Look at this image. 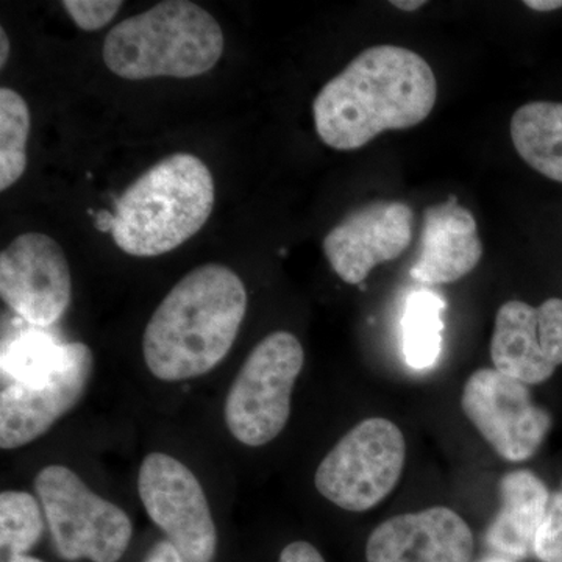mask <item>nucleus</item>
<instances>
[{"label":"nucleus","mask_w":562,"mask_h":562,"mask_svg":"<svg viewBox=\"0 0 562 562\" xmlns=\"http://www.w3.org/2000/svg\"><path fill=\"white\" fill-rule=\"evenodd\" d=\"M33 487L61 560L117 562L127 552L131 517L92 492L76 472L66 465H46L36 473Z\"/></svg>","instance_id":"39448f33"},{"label":"nucleus","mask_w":562,"mask_h":562,"mask_svg":"<svg viewBox=\"0 0 562 562\" xmlns=\"http://www.w3.org/2000/svg\"><path fill=\"white\" fill-rule=\"evenodd\" d=\"M472 557L471 527L446 506L391 517L366 546L368 562H471Z\"/></svg>","instance_id":"4468645a"},{"label":"nucleus","mask_w":562,"mask_h":562,"mask_svg":"<svg viewBox=\"0 0 562 562\" xmlns=\"http://www.w3.org/2000/svg\"><path fill=\"white\" fill-rule=\"evenodd\" d=\"M140 502L184 562H213L217 530L198 476L171 454L155 452L140 462Z\"/></svg>","instance_id":"6e6552de"},{"label":"nucleus","mask_w":562,"mask_h":562,"mask_svg":"<svg viewBox=\"0 0 562 562\" xmlns=\"http://www.w3.org/2000/svg\"><path fill=\"white\" fill-rule=\"evenodd\" d=\"M61 5L81 31L98 32L114 20L124 2L121 0H63Z\"/></svg>","instance_id":"4be33fe9"},{"label":"nucleus","mask_w":562,"mask_h":562,"mask_svg":"<svg viewBox=\"0 0 562 562\" xmlns=\"http://www.w3.org/2000/svg\"><path fill=\"white\" fill-rule=\"evenodd\" d=\"M461 408L498 457L528 461L541 449L552 417L532 401L528 384L497 369H479L469 376Z\"/></svg>","instance_id":"1a4fd4ad"},{"label":"nucleus","mask_w":562,"mask_h":562,"mask_svg":"<svg viewBox=\"0 0 562 562\" xmlns=\"http://www.w3.org/2000/svg\"><path fill=\"white\" fill-rule=\"evenodd\" d=\"M539 562H562V490L550 498L549 512L535 541Z\"/></svg>","instance_id":"412c9836"},{"label":"nucleus","mask_w":562,"mask_h":562,"mask_svg":"<svg viewBox=\"0 0 562 562\" xmlns=\"http://www.w3.org/2000/svg\"><path fill=\"white\" fill-rule=\"evenodd\" d=\"M524 5L530 10L549 13L562 9V0H525Z\"/></svg>","instance_id":"393cba45"},{"label":"nucleus","mask_w":562,"mask_h":562,"mask_svg":"<svg viewBox=\"0 0 562 562\" xmlns=\"http://www.w3.org/2000/svg\"><path fill=\"white\" fill-rule=\"evenodd\" d=\"M446 302L431 291H416L406 301L403 313V351L414 371H425L442 353V313Z\"/></svg>","instance_id":"a211bd4d"},{"label":"nucleus","mask_w":562,"mask_h":562,"mask_svg":"<svg viewBox=\"0 0 562 562\" xmlns=\"http://www.w3.org/2000/svg\"><path fill=\"white\" fill-rule=\"evenodd\" d=\"M143 562H184V560L179 550L166 539V541L155 543Z\"/></svg>","instance_id":"b1692460"},{"label":"nucleus","mask_w":562,"mask_h":562,"mask_svg":"<svg viewBox=\"0 0 562 562\" xmlns=\"http://www.w3.org/2000/svg\"><path fill=\"white\" fill-rule=\"evenodd\" d=\"M10 55V40L5 29H0V68H5Z\"/></svg>","instance_id":"a878e982"},{"label":"nucleus","mask_w":562,"mask_h":562,"mask_svg":"<svg viewBox=\"0 0 562 562\" xmlns=\"http://www.w3.org/2000/svg\"><path fill=\"white\" fill-rule=\"evenodd\" d=\"M482 257L475 217L452 195L424 211L419 258L409 276L424 284L454 283L469 276Z\"/></svg>","instance_id":"2eb2a0df"},{"label":"nucleus","mask_w":562,"mask_h":562,"mask_svg":"<svg viewBox=\"0 0 562 562\" xmlns=\"http://www.w3.org/2000/svg\"><path fill=\"white\" fill-rule=\"evenodd\" d=\"M216 188L209 166L191 154L162 158L114 203L111 235L132 257H160L190 241L214 209Z\"/></svg>","instance_id":"7ed1b4c3"},{"label":"nucleus","mask_w":562,"mask_h":562,"mask_svg":"<svg viewBox=\"0 0 562 562\" xmlns=\"http://www.w3.org/2000/svg\"><path fill=\"white\" fill-rule=\"evenodd\" d=\"M425 3L427 2H424V0H394V2H391V5L402 11H416L424 7Z\"/></svg>","instance_id":"bb28decb"},{"label":"nucleus","mask_w":562,"mask_h":562,"mask_svg":"<svg viewBox=\"0 0 562 562\" xmlns=\"http://www.w3.org/2000/svg\"><path fill=\"white\" fill-rule=\"evenodd\" d=\"M509 133L531 169L562 183V103H525L514 113Z\"/></svg>","instance_id":"f3484780"},{"label":"nucleus","mask_w":562,"mask_h":562,"mask_svg":"<svg viewBox=\"0 0 562 562\" xmlns=\"http://www.w3.org/2000/svg\"><path fill=\"white\" fill-rule=\"evenodd\" d=\"M246 312V286L233 269L214 262L192 269L147 322V369L162 382H183L213 371L232 350Z\"/></svg>","instance_id":"f03ea898"},{"label":"nucleus","mask_w":562,"mask_h":562,"mask_svg":"<svg viewBox=\"0 0 562 562\" xmlns=\"http://www.w3.org/2000/svg\"><path fill=\"white\" fill-rule=\"evenodd\" d=\"M2 562H44L38 558L29 557V554H9V557H2Z\"/></svg>","instance_id":"cd10ccee"},{"label":"nucleus","mask_w":562,"mask_h":562,"mask_svg":"<svg viewBox=\"0 0 562 562\" xmlns=\"http://www.w3.org/2000/svg\"><path fill=\"white\" fill-rule=\"evenodd\" d=\"M224 44L213 14L188 0H166L111 29L102 54L121 79H194L217 65Z\"/></svg>","instance_id":"20e7f679"},{"label":"nucleus","mask_w":562,"mask_h":562,"mask_svg":"<svg viewBox=\"0 0 562 562\" xmlns=\"http://www.w3.org/2000/svg\"><path fill=\"white\" fill-rule=\"evenodd\" d=\"M303 362L305 351L290 331L271 333L254 347L225 401V424L236 441L262 447L284 430Z\"/></svg>","instance_id":"423d86ee"},{"label":"nucleus","mask_w":562,"mask_h":562,"mask_svg":"<svg viewBox=\"0 0 562 562\" xmlns=\"http://www.w3.org/2000/svg\"><path fill=\"white\" fill-rule=\"evenodd\" d=\"M94 372V357L87 344L68 342L54 372L38 382L2 379L0 392V447L27 446L72 412L83 398Z\"/></svg>","instance_id":"9d476101"},{"label":"nucleus","mask_w":562,"mask_h":562,"mask_svg":"<svg viewBox=\"0 0 562 562\" xmlns=\"http://www.w3.org/2000/svg\"><path fill=\"white\" fill-rule=\"evenodd\" d=\"M479 562H517L514 560H509V558L498 557V554H490V557L483 558Z\"/></svg>","instance_id":"c85d7f7f"},{"label":"nucleus","mask_w":562,"mask_h":562,"mask_svg":"<svg viewBox=\"0 0 562 562\" xmlns=\"http://www.w3.org/2000/svg\"><path fill=\"white\" fill-rule=\"evenodd\" d=\"M0 295L35 327L60 321L72 295L69 262L60 244L38 232L16 236L0 254Z\"/></svg>","instance_id":"9b49d317"},{"label":"nucleus","mask_w":562,"mask_h":562,"mask_svg":"<svg viewBox=\"0 0 562 562\" xmlns=\"http://www.w3.org/2000/svg\"><path fill=\"white\" fill-rule=\"evenodd\" d=\"M498 492L502 505L484 536L487 549L514 561L535 557L536 536L552 498L546 483L524 469L503 475Z\"/></svg>","instance_id":"dca6fc26"},{"label":"nucleus","mask_w":562,"mask_h":562,"mask_svg":"<svg viewBox=\"0 0 562 562\" xmlns=\"http://www.w3.org/2000/svg\"><path fill=\"white\" fill-rule=\"evenodd\" d=\"M31 111L21 94L0 90V191H7L27 169Z\"/></svg>","instance_id":"6ab92c4d"},{"label":"nucleus","mask_w":562,"mask_h":562,"mask_svg":"<svg viewBox=\"0 0 562 562\" xmlns=\"http://www.w3.org/2000/svg\"><path fill=\"white\" fill-rule=\"evenodd\" d=\"M491 358L494 369L528 386L546 383L562 366V299L539 306L512 301L495 316Z\"/></svg>","instance_id":"f8f14e48"},{"label":"nucleus","mask_w":562,"mask_h":562,"mask_svg":"<svg viewBox=\"0 0 562 562\" xmlns=\"http://www.w3.org/2000/svg\"><path fill=\"white\" fill-rule=\"evenodd\" d=\"M413 210L402 202L376 201L347 214L322 243L333 271L361 284L382 262L395 260L413 239Z\"/></svg>","instance_id":"ddd939ff"},{"label":"nucleus","mask_w":562,"mask_h":562,"mask_svg":"<svg viewBox=\"0 0 562 562\" xmlns=\"http://www.w3.org/2000/svg\"><path fill=\"white\" fill-rule=\"evenodd\" d=\"M406 461L405 436L394 422L371 417L355 425L322 460L314 484L322 497L350 513L375 508L397 486Z\"/></svg>","instance_id":"0eeeda50"},{"label":"nucleus","mask_w":562,"mask_h":562,"mask_svg":"<svg viewBox=\"0 0 562 562\" xmlns=\"http://www.w3.org/2000/svg\"><path fill=\"white\" fill-rule=\"evenodd\" d=\"M279 562H325V560L313 543L297 541L284 547Z\"/></svg>","instance_id":"5701e85b"},{"label":"nucleus","mask_w":562,"mask_h":562,"mask_svg":"<svg viewBox=\"0 0 562 562\" xmlns=\"http://www.w3.org/2000/svg\"><path fill=\"white\" fill-rule=\"evenodd\" d=\"M44 519L38 497L24 491H3L0 494L2 557L31 552L43 536Z\"/></svg>","instance_id":"aec40b11"},{"label":"nucleus","mask_w":562,"mask_h":562,"mask_svg":"<svg viewBox=\"0 0 562 562\" xmlns=\"http://www.w3.org/2000/svg\"><path fill=\"white\" fill-rule=\"evenodd\" d=\"M438 81L427 61L401 46L369 47L333 77L313 103L317 135L335 150H357L380 133L430 116Z\"/></svg>","instance_id":"f257e3e1"}]
</instances>
